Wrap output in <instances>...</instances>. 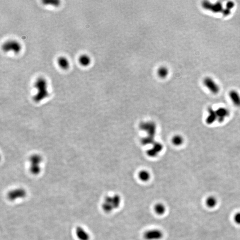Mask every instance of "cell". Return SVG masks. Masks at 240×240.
Here are the masks:
<instances>
[{"label": "cell", "mask_w": 240, "mask_h": 240, "mask_svg": "<svg viewBox=\"0 0 240 240\" xmlns=\"http://www.w3.org/2000/svg\"><path fill=\"white\" fill-rule=\"evenodd\" d=\"M1 48L4 52L11 51L18 54L20 52L22 47L20 43L17 40H9L3 43Z\"/></svg>", "instance_id": "cell-3"}, {"label": "cell", "mask_w": 240, "mask_h": 240, "mask_svg": "<svg viewBox=\"0 0 240 240\" xmlns=\"http://www.w3.org/2000/svg\"><path fill=\"white\" fill-rule=\"evenodd\" d=\"M138 178L142 181L147 182L150 179V174L149 172L146 170H142L139 172Z\"/></svg>", "instance_id": "cell-18"}, {"label": "cell", "mask_w": 240, "mask_h": 240, "mask_svg": "<svg viewBox=\"0 0 240 240\" xmlns=\"http://www.w3.org/2000/svg\"><path fill=\"white\" fill-rule=\"evenodd\" d=\"M172 143L176 146H180L183 143L184 138L180 135H176L172 138Z\"/></svg>", "instance_id": "cell-21"}, {"label": "cell", "mask_w": 240, "mask_h": 240, "mask_svg": "<svg viewBox=\"0 0 240 240\" xmlns=\"http://www.w3.org/2000/svg\"><path fill=\"white\" fill-rule=\"evenodd\" d=\"M42 3L44 5H51L56 7L60 5V1L58 0H45L43 1Z\"/></svg>", "instance_id": "cell-22"}, {"label": "cell", "mask_w": 240, "mask_h": 240, "mask_svg": "<svg viewBox=\"0 0 240 240\" xmlns=\"http://www.w3.org/2000/svg\"><path fill=\"white\" fill-rule=\"evenodd\" d=\"M234 221L236 223L240 225V212H237L234 217Z\"/></svg>", "instance_id": "cell-23"}, {"label": "cell", "mask_w": 240, "mask_h": 240, "mask_svg": "<svg viewBox=\"0 0 240 240\" xmlns=\"http://www.w3.org/2000/svg\"><path fill=\"white\" fill-rule=\"evenodd\" d=\"M76 234L79 240H89V234L81 226H77L76 229Z\"/></svg>", "instance_id": "cell-9"}, {"label": "cell", "mask_w": 240, "mask_h": 240, "mask_svg": "<svg viewBox=\"0 0 240 240\" xmlns=\"http://www.w3.org/2000/svg\"><path fill=\"white\" fill-rule=\"evenodd\" d=\"M57 64L59 67L63 70H67L69 67V62L68 59L64 56H60L57 58Z\"/></svg>", "instance_id": "cell-12"}, {"label": "cell", "mask_w": 240, "mask_h": 240, "mask_svg": "<svg viewBox=\"0 0 240 240\" xmlns=\"http://www.w3.org/2000/svg\"><path fill=\"white\" fill-rule=\"evenodd\" d=\"M217 199L215 197H212V196L207 198L206 202H205L207 207L210 208H213L215 207L217 205Z\"/></svg>", "instance_id": "cell-19"}, {"label": "cell", "mask_w": 240, "mask_h": 240, "mask_svg": "<svg viewBox=\"0 0 240 240\" xmlns=\"http://www.w3.org/2000/svg\"><path fill=\"white\" fill-rule=\"evenodd\" d=\"M78 62L80 65L83 67H87L90 64L91 59L90 57L87 55H81L78 58Z\"/></svg>", "instance_id": "cell-16"}, {"label": "cell", "mask_w": 240, "mask_h": 240, "mask_svg": "<svg viewBox=\"0 0 240 240\" xmlns=\"http://www.w3.org/2000/svg\"><path fill=\"white\" fill-rule=\"evenodd\" d=\"M168 69L165 66H162L158 69L157 70V74L159 77L161 78H165L168 75Z\"/></svg>", "instance_id": "cell-20"}, {"label": "cell", "mask_w": 240, "mask_h": 240, "mask_svg": "<svg viewBox=\"0 0 240 240\" xmlns=\"http://www.w3.org/2000/svg\"><path fill=\"white\" fill-rule=\"evenodd\" d=\"M163 237V231L158 229H148L143 234V237L145 240H161Z\"/></svg>", "instance_id": "cell-4"}, {"label": "cell", "mask_w": 240, "mask_h": 240, "mask_svg": "<svg viewBox=\"0 0 240 240\" xmlns=\"http://www.w3.org/2000/svg\"><path fill=\"white\" fill-rule=\"evenodd\" d=\"M154 211L158 215H163L166 211V208L164 204L157 203L155 205L154 207Z\"/></svg>", "instance_id": "cell-14"}, {"label": "cell", "mask_w": 240, "mask_h": 240, "mask_svg": "<svg viewBox=\"0 0 240 240\" xmlns=\"http://www.w3.org/2000/svg\"><path fill=\"white\" fill-rule=\"evenodd\" d=\"M141 128L146 131L149 135V137H153L156 130V125L154 123H146L141 125Z\"/></svg>", "instance_id": "cell-10"}, {"label": "cell", "mask_w": 240, "mask_h": 240, "mask_svg": "<svg viewBox=\"0 0 240 240\" xmlns=\"http://www.w3.org/2000/svg\"><path fill=\"white\" fill-rule=\"evenodd\" d=\"M122 203L121 196L118 194L107 196L104 198L101 205V208L103 211L109 213L118 209Z\"/></svg>", "instance_id": "cell-2"}, {"label": "cell", "mask_w": 240, "mask_h": 240, "mask_svg": "<svg viewBox=\"0 0 240 240\" xmlns=\"http://www.w3.org/2000/svg\"><path fill=\"white\" fill-rule=\"evenodd\" d=\"M235 4L233 1H229L227 3L226 5V8L228 9H231L234 6Z\"/></svg>", "instance_id": "cell-24"}, {"label": "cell", "mask_w": 240, "mask_h": 240, "mask_svg": "<svg viewBox=\"0 0 240 240\" xmlns=\"http://www.w3.org/2000/svg\"><path fill=\"white\" fill-rule=\"evenodd\" d=\"M26 196V192L21 188L12 190L8 193L7 197L11 201H14L19 199L24 198Z\"/></svg>", "instance_id": "cell-6"}, {"label": "cell", "mask_w": 240, "mask_h": 240, "mask_svg": "<svg viewBox=\"0 0 240 240\" xmlns=\"http://www.w3.org/2000/svg\"><path fill=\"white\" fill-rule=\"evenodd\" d=\"M42 161V157L38 155H34L30 158L31 172L33 174H38L41 171L40 164Z\"/></svg>", "instance_id": "cell-5"}, {"label": "cell", "mask_w": 240, "mask_h": 240, "mask_svg": "<svg viewBox=\"0 0 240 240\" xmlns=\"http://www.w3.org/2000/svg\"><path fill=\"white\" fill-rule=\"evenodd\" d=\"M229 97L233 104L237 107H240V95L236 91L232 90L229 93Z\"/></svg>", "instance_id": "cell-17"}, {"label": "cell", "mask_w": 240, "mask_h": 240, "mask_svg": "<svg viewBox=\"0 0 240 240\" xmlns=\"http://www.w3.org/2000/svg\"><path fill=\"white\" fill-rule=\"evenodd\" d=\"M162 146L161 144L156 143L153 146V147L151 149H149L148 151L147 154L149 156L151 157H154L156 156L157 155V154L161 152L162 150Z\"/></svg>", "instance_id": "cell-15"}, {"label": "cell", "mask_w": 240, "mask_h": 240, "mask_svg": "<svg viewBox=\"0 0 240 240\" xmlns=\"http://www.w3.org/2000/svg\"><path fill=\"white\" fill-rule=\"evenodd\" d=\"M204 83L205 86L213 94H217L219 92L220 90L219 86L211 78H205L204 81Z\"/></svg>", "instance_id": "cell-7"}, {"label": "cell", "mask_w": 240, "mask_h": 240, "mask_svg": "<svg viewBox=\"0 0 240 240\" xmlns=\"http://www.w3.org/2000/svg\"><path fill=\"white\" fill-rule=\"evenodd\" d=\"M222 13L224 16H228V15H229V14L231 13V11H230V9L226 8H225V9H223Z\"/></svg>", "instance_id": "cell-25"}, {"label": "cell", "mask_w": 240, "mask_h": 240, "mask_svg": "<svg viewBox=\"0 0 240 240\" xmlns=\"http://www.w3.org/2000/svg\"><path fill=\"white\" fill-rule=\"evenodd\" d=\"M34 87L37 91L33 97L35 102H40L49 96L48 83L45 78L41 76L37 78L34 82Z\"/></svg>", "instance_id": "cell-1"}, {"label": "cell", "mask_w": 240, "mask_h": 240, "mask_svg": "<svg viewBox=\"0 0 240 240\" xmlns=\"http://www.w3.org/2000/svg\"><path fill=\"white\" fill-rule=\"evenodd\" d=\"M206 9L211 10L213 13H217L222 12L223 8L221 2H217L214 4L209 2L207 5Z\"/></svg>", "instance_id": "cell-13"}, {"label": "cell", "mask_w": 240, "mask_h": 240, "mask_svg": "<svg viewBox=\"0 0 240 240\" xmlns=\"http://www.w3.org/2000/svg\"><path fill=\"white\" fill-rule=\"evenodd\" d=\"M217 120L216 110H215L212 108H209L208 110V115L206 119V123L208 125L212 124Z\"/></svg>", "instance_id": "cell-11"}, {"label": "cell", "mask_w": 240, "mask_h": 240, "mask_svg": "<svg viewBox=\"0 0 240 240\" xmlns=\"http://www.w3.org/2000/svg\"><path fill=\"white\" fill-rule=\"evenodd\" d=\"M217 120L220 122H222L224 121L226 118L229 115V111L227 109L224 107H221L216 110Z\"/></svg>", "instance_id": "cell-8"}]
</instances>
